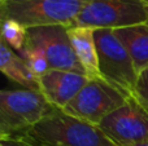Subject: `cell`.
<instances>
[{
  "mask_svg": "<svg viewBox=\"0 0 148 146\" xmlns=\"http://www.w3.org/2000/svg\"><path fill=\"white\" fill-rule=\"evenodd\" d=\"M86 0H0V20H12L25 27L74 25Z\"/></svg>",
  "mask_w": 148,
  "mask_h": 146,
  "instance_id": "3957f363",
  "label": "cell"
},
{
  "mask_svg": "<svg viewBox=\"0 0 148 146\" xmlns=\"http://www.w3.org/2000/svg\"><path fill=\"white\" fill-rule=\"evenodd\" d=\"M88 79L86 74L52 69L38 79L39 91L53 107L62 110L72 102Z\"/></svg>",
  "mask_w": 148,
  "mask_h": 146,
  "instance_id": "9c48e42d",
  "label": "cell"
},
{
  "mask_svg": "<svg viewBox=\"0 0 148 146\" xmlns=\"http://www.w3.org/2000/svg\"><path fill=\"white\" fill-rule=\"evenodd\" d=\"M133 146H148V141L143 142V144H139V145H133Z\"/></svg>",
  "mask_w": 148,
  "mask_h": 146,
  "instance_id": "e0dca14e",
  "label": "cell"
},
{
  "mask_svg": "<svg viewBox=\"0 0 148 146\" xmlns=\"http://www.w3.org/2000/svg\"><path fill=\"white\" fill-rule=\"evenodd\" d=\"M68 32L74 53L84 74L88 78H101L99 70V54L95 39V28L70 26Z\"/></svg>",
  "mask_w": 148,
  "mask_h": 146,
  "instance_id": "30bf717a",
  "label": "cell"
},
{
  "mask_svg": "<svg viewBox=\"0 0 148 146\" xmlns=\"http://www.w3.org/2000/svg\"><path fill=\"white\" fill-rule=\"evenodd\" d=\"M95 39L101 78L126 96L133 97L139 74L126 47L110 28H96Z\"/></svg>",
  "mask_w": 148,
  "mask_h": 146,
  "instance_id": "277c9868",
  "label": "cell"
},
{
  "mask_svg": "<svg viewBox=\"0 0 148 146\" xmlns=\"http://www.w3.org/2000/svg\"><path fill=\"white\" fill-rule=\"evenodd\" d=\"M68 26L51 25L27 28V45L39 49L46 57L49 69L84 74L70 43Z\"/></svg>",
  "mask_w": 148,
  "mask_h": 146,
  "instance_id": "52a82bcc",
  "label": "cell"
},
{
  "mask_svg": "<svg viewBox=\"0 0 148 146\" xmlns=\"http://www.w3.org/2000/svg\"><path fill=\"white\" fill-rule=\"evenodd\" d=\"M53 109L38 89L17 88L0 92V140L26 135Z\"/></svg>",
  "mask_w": 148,
  "mask_h": 146,
  "instance_id": "7a4b0ae2",
  "label": "cell"
},
{
  "mask_svg": "<svg viewBox=\"0 0 148 146\" xmlns=\"http://www.w3.org/2000/svg\"><path fill=\"white\" fill-rule=\"evenodd\" d=\"M0 146H42L33 141L31 139L26 136L14 137V139H8V140H0Z\"/></svg>",
  "mask_w": 148,
  "mask_h": 146,
  "instance_id": "9a60e30c",
  "label": "cell"
},
{
  "mask_svg": "<svg viewBox=\"0 0 148 146\" xmlns=\"http://www.w3.org/2000/svg\"><path fill=\"white\" fill-rule=\"evenodd\" d=\"M133 97L148 111V69L139 74Z\"/></svg>",
  "mask_w": 148,
  "mask_h": 146,
  "instance_id": "5bb4252c",
  "label": "cell"
},
{
  "mask_svg": "<svg viewBox=\"0 0 148 146\" xmlns=\"http://www.w3.org/2000/svg\"><path fill=\"white\" fill-rule=\"evenodd\" d=\"M146 14H147V23H148V0H146Z\"/></svg>",
  "mask_w": 148,
  "mask_h": 146,
  "instance_id": "2e32d148",
  "label": "cell"
},
{
  "mask_svg": "<svg viewBox=\"0 0 148 146\" xmlns=\"http://www.w3.org/2000/svg\"><path fill=\"white\" fill-rule=\"evenodd\" d=\"M0 71L22 88L39 91L38 79L33 74L25 58L3 40H0Z\"/></svg>",
  "mask_w": 148,
  "mask_h": 146,
  "instance_id": "8fae6325",
  "label": "cell"
},
{
  "mask_svg": "<svg viewBox=\"0 0 148 146\" xmlns=\"http://www.w3.org/2000/svg\"><path fill=\"white\" fill-rule=\"evenodd\" d=\"M129 98L103 78H90L72 102L62 110L74 118L99 127L108 115L125 105Z\"/></svg>",
  "mask_w": 148,
  "mask_h": 146,
  "instance_id": "5b68a950",
  "label": "cell"
},
{
  "mask_svg": "<svg viewBox=\"0 0 148 146\" xmlns=\"http://www.w3.org/2000/svg\"><path fill=\"white\" fill-rule=\"evenodd\" d=\"M23 136L42 146H117L97 126L61 109H53Z\"/></svg>",
  "mask_w": 148,
  "mask_h": 146,
  "instance_id": "6da1fadb",
  "label": "cell"
},
{
  "mask_svg": "<svg viewBox=\"0 0 148 146\" xmlns=\"http://www.w3.org/2000/svg\"><path fill=\"white\" fill-rule=\"evenodd\" d=\"M27 39V27L12 20L1 21V36L0 40L7 43L12 49L20 53L25 47Z\"/></svg>",
  "mask_w": 148,
  "mask_h": 146,
  "instance_id": "4fadbf2b",
  "label": "cell"
},
{
  "mask_svg": "<svg viewBox=\"0 0 148 146\" xmlns=\"http://www.w3.org/2000/svg\"><path fill=\"white\" fill-rule=\"evenodd\" d=\"M99 128L117 146H133L148 141V111L134 97L108 115Z\"/></svg>",
  "mask_w": 148,
  "mask_h": 146,
  "instance_id": "ba28073f",
  "label": "cell"
},
{
  "mask_svg": "<svg viewBox=\"0 0 148 146\" xmlns=\"http://www.w3.org/2000/svg\"><path fill=\"white\" fill-rule=\"evenodd\" d=\"M114 35L126 47L138 74L148 69V23L116 28Z\"/></svg>",
  "mask_w": 148,
  "mask_h": 146,
  "instance_id": "7c38bea8",
  "label": "cell"
},
{
  "mask_svg": "<svg viewBox=\"0 0 148 146\" xmlns=\"http://www.w3.org/2000/svg\"><path fill=\"white\" fill-rule=\"evenodd\" d=\"M144 22L146 0H86L73 26L116 30Z\"/></svg>",
  "mask_w": 148,
  "mask_h": 146,
  "instance_id": "8992f818",
  "label": "cell"
}]
</instances>
